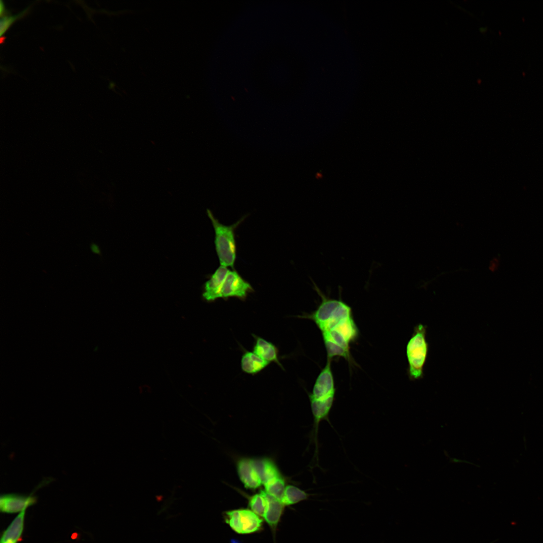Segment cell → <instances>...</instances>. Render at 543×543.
Wrapping results in <instances>:
<instances>
[{
    "mask_svg": "<svg viewBox=\"0 0 543 543\" xmlns=\"http://www.w3.org/2000/svg\"><path fill=\"white\" fill-rule=\"evenodd\" d=\"M313 286L321 302L314 311L303 317L312 320L320 330L328 359L337 356L348 359L350 345L358 335L351 308L340 298L326 296L313 282Z\"/></svg>",
    "mask_w": 543,
    "mask_h": 543,
    "instance_id": "obj_1",
    "label": "cell"
},
{
    "mask_svg": "<svg viewBox=\"0 0 543 543\" xmlns=\"http://www.w3.org/2000/svg\"><path fill=\"white\" fill-rule=\"evenodd\" d=\"M207 214L214 228V244L220 265L233 268L236 258L235 230L245 217L234 224L226 225L220 223L209 210H207Z\"/></svg>",
    "mask_w": 543,
    "mask_h": 543,
    "instance_id": "obj_2",
    "label": "cell"
},
{
    "mask_svg": "<svg viewBox=\"0 0 543 543\" xmlns=\"http://www.w3.org/2000/svg\"><path fill=\"white\" fill-rule=\"evenodd\" d=\"M426 326L418 324L414 327L413 332L406 345V356L408 361L407 374L412 381L423 378L424 367L428 352V343L426 340Z\"/></svg>",
    "mask_w": 543,
    "mask_h": 543,
    "instance_id": "obj_3",
    "label": "cell"
},
{
    "mask_svg": "<svg viewBox=\"0 0 543 543\" xmlns=\"http://www.w3.org/2000/svg\"><path fill=\"white\" fill-rule=\"evenodd\" d=\"M225 522L238 534H249L261 529L263 520L249 509H239L226 511Z\"/></svg>",
    "mask_w": 543,
    "mask_h": 543,
    "instance_id": "obj_4",
    "label": "cell"
},
{
    "mask_svg": "<svg viewBox=\"0 0 543 543\" xmlns=\"http://www.w3.org/2000/svg\"><path fill=\"white\" fill-rule=\"evenodd\" d=\"M331 359H328L325 366L318 376L312 393L309 394L310 401L333 405L335 388L331 366Z\"/></svg>",
    "mask_w": 543,
    "mask_h": 543,
    "instance_id": "obj_5",
    "label": "cell"
},
{
    "mask_svg": "<svg viewBox=\"0 0 543 543\" xmlns=\"http://www.w3.org/2000/svg\"><path fill=\"white\" fill-rule=\"evenodd\" d=\"M253 291L250 284L234 270H229L221 290V298L231 297L244 300L248 294Z\"/></svg>",
    "mask_w": 543,
    "mask_h": 543,
    "instance_id": "obj_6",
    "label": "cell"
},
{
    "mask_svg": "<svg viewBox=\"0 0 543 543\" xmlns=\"http://www.w3.org/2000/svg\"><path fill=\"white\" fill-rule=\"evenodd\" d=\"M33 492L29 495L13 493L2 494L0 497L1 511L5 513H15L26 510L37 502V497L33 495Z\"/></svg>",
    "mask_w": 543,
    "mask_h": 543,
    "instance_id": "obj_7",
    "label": "cell"
},
{
    "mask_svg": "<svg viewBox=\"0 0 543 543\" xmlns=\"http://www.w3.org/2000/svg\"><path fill=\"white\" fill-rule=\"evenodd\" d=\"M238 476L244 486L248 489L255 490L262 484L261 480L249 458H241L236 463Z\"/></svg>",
    "mask_w": 543,
    "mask_h": 543,
    "instance_id": "obj_8",
    "label": "cell"
},
{
    "mask_svg": "<svg viewBox=\"0 0 543 543\" xmlns=\"http://www.w3.org/2000/svg\"><path fill=\"white\" fill-rule=\"evenodd\" d=\"M227 267L220 265L206 282L203 297L208 302L221 298V290L224 280L229 271Z\"/></svg>",
    "mask_w": 543,
    "mask_h": 543,
    "instance_id": "obj_9",
    "label": "cell"
},
{
    "mask_svg": "<svg viewBox=\"0 0 543 543\" xmlns=\"http://www.w3.org/2000/svg\"><path fill=\"white\" fill-rule=\"evenodd\" d=\"M255 342L253 351L268 363H275L283 368L279 357L277 347L272 342L258 336L253 335Z\"/></svg>",
    "mask_w": 543,
    "mask_h": 543,
    "instance_id": "obj_10",
    "label": "cell"
},
{
    "mask_svg": "<svg viewBox=\"0 0 543 543\" xmlns=\"http://www.w3.org/2000/svg\"><path fill=\"white\" fill-rule=\"evenodd\" d=\"M26 510L20 512L2 533L1 543H17L23 534Z\"/></svg>",
    "mask_w": 543,
    "mask_h": 543,
    "instance_id": "obj_11",
    "label": "cell"
},
{
    "mask_svg": "<svg viewBox=\"0 0 543 543\" xmlns=\"http://www.w3.org/2000/svg\"><path fill=\"white\" fill-rule=\"evenodd\" d=\"M265 494L267 499V507L263 518L272 529L275 531L282 517L285 506L280 500L269 495L265 492Z\"/></svg>",
    "mask_w": 543,
    "mask_h": 543,
    "instance_id": "obj_12",
    "label": "cell"
},
{
    "mask_svg": "<svg viewBox=\"0 0 543 543\" xmlns=\"http://www.w3.org/2000/svg\"><path fill=\"white\" fill-rule=\"evenodd\" d=\"M269 363L261 358L253 351H245L241 359L242 371L249 375H255L264 370Z\"/></svg>",
    "mask_w": 543,
    "mask_h": 543,
    "instance_id": "obj_13",
    "label": "cell"
},
{
    "mask_svg": "<svg viewBox=\"0 0 543 543\" xmlns=\"http://www.w3.org/2000/svg\"><path fill=\"white\" fill-rule=\"evenodd\" d=\"M252 460L263 485L268 481L281 476L277 466L271 459L265 458Z\"/></svg>",
    "mask_w": 543,
    "mask_h": 543,
    "instance_id": "obj_14",
    "label": "cell"
},
{
    "mask_svg": "<svg viewBox=\"0 0 543 543\" xmlns=\"http://www.w3.org/2000/svg\"><path fill=\"white\" fill-rule=\"evenodd\" d=\"M309 496V494L300 488L289 485L286 486L281 501L285 506H290L307 500Z\"/></svg>",
    "mask_w": 543,
    "mask_h": 543,
    "instance_id": "obj_15",
    "label": "cell"
},
{
    "mask_svg": "<svg viewBox=\"0 0 543 543\" xmlns=\"http://www.w3.org/2000/svg\"><path fill=\"white\" fill-rule=\"evenodd\" d=\"M264 491L269 495L281 501L286 487L282 476L272 479L263 484Z\"/></svg>",
    "mask_w": 543,
    "mask_h": 543,
    "instance_id": "obj_16",
    "label": "cell"
},
{
    "mask_svg": "<svg viewBox=\"0 0 543 543\" xmlns=\"http://www.w3.org/2000/svg\"><path fill=\"white\" fill-rule=\"evenodd\" d=\"M248 505L255 514L263 517L267 507V499L264 490L249 497Z\"/></svg>",
    "mask_w": 543,
    "mask_h": 543,
    "instance_id": "obj_17",
    "label": "cell"
},
{
    "mask_svg": "<svg viewBox=\"0 0 543 543\" xmlns=\"http://www.w3.org/2000/svg\"><path fill=\"white\" fill-rule=\"evenodd\" d=\"M29 8H26L20 13L15 15H6L1 17L0 21V36L2 37L8 31L12 24L24 16L27 12Z\"/></svg>",
    "mask_w": 543,
    "mask_h": 543,
    "instance_id": "obj_18",
    "label": "cell"
},
{
    "mask_svg": "<svg viewBox=\"0 0 543 543\" xmlns=\"http://www.w3.org/2000/svg\"><path fill=\"white\" fill-rule=\"evenodd\" d=\"M6 14H8V13L7 12V11L6 10L5 4L2 1H0V15H1V16L2 17L3 16L6 15Z\"/></svg>",
    "mask_w": 543,
    "mask_h": 543,
    "instance_id": "obj_19",
    "label": "cell"
},
{
    "mask_svg": "<svg viewBox=\"0 0 543 543\" xmlns=\"http://www.w3.org/2000/svg\"><path fill=\"white\" fill-rule=\"evenodd\" d=\"M91 251L95 254H100V251L98 245L95 243H92L90 246Z\"/></svg>",
    "mask_w": 543,
    "mask_h": 543,
    "instance_id": "obj_20",
    "label": "cell"
},
{
    "mask_svg": "<svg viewBox=\"0 0 543 543\" xmlns=\"http://www.w3.org/2000/svg\"><path fill=\"white\" fill-rule=\"evenodd\" d=\"M9 543H11V542H9Z\"/></svg>",
    "mask_w": 543,
    "mask_h": 543,
    "instance_id": "obj_21",
    "label": "cell"
}]
</instances>
